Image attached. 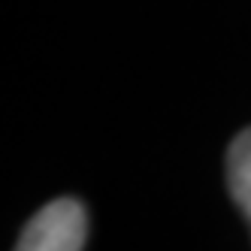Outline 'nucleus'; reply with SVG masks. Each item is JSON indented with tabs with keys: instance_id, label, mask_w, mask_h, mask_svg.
Here are the masks:
<instances>
[{
	"instance_id": "f03ea898",
	"label": "nucleus",
	"mask_w": 251,
	"mask_h": 251,
	"mask_svg": "<svg viewBox=\"0 0 251 251\" xmlns=\"http://www.w3.org/2000/svg\"><path fill=\"white\" fill-rule=\"evenodd\" d=\"M227 191L251 230V127H245L227 149Z\"/></svg>"
},
{
	"instance_id": "f257e3e1",
	"label": "nucleus",
	"mask_w": 251,
	"mask_h": 251,
	"mask_svg": "<svg viewBox=\"0 0 251 251\" xmlns=\"http://www.w3.org/2000/svg\"><path fill=\"white\" fill-rule=\"evenodd\" d=\"M88 245V212L73 197H61L43 206L25 224L19 251H82Z\"/></svg>"
}]
</instances>
